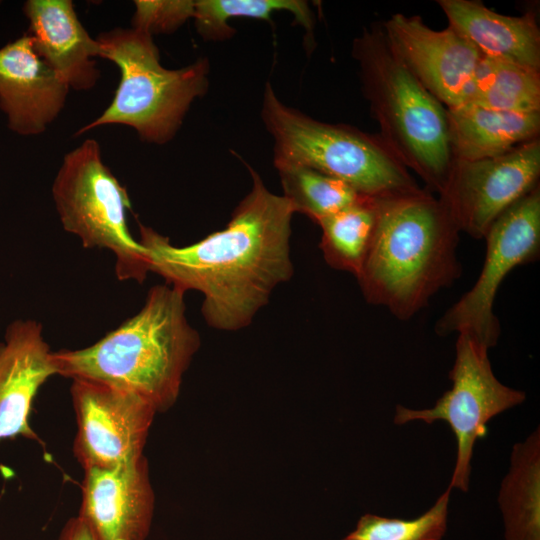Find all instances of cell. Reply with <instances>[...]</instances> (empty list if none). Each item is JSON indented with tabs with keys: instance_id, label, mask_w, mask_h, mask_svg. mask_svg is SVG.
I'll return each mask as SVG.
<instances>
[{
	"instance_id": "6da1fadb",
	"label": "cell",
	"mask_w": 540,
	"mask_h": 540,
	"mask_svg": "<svg viewBox=\"0 0 540 540\" xmlns=\"http://www.w3.org/2000/svg\"><path fill=\"white\" fill-rule=\"evenodd\" d=\"M245 165L251 189L223 229L175 246L167 236L138 223V241L146 250L150 272L185 293H201L203 319L220 331L248 327L273 291L294 273L290 238L295 212L284 196L271 192Z\"/></svg>"
},
{
	"instance_id": "7a4b0ae2",
	"label": "cell",
	"mask_w": 540,
	"mask_h": 540,
	"mask_svg": "<svg viewBox=\"0 0 540 540\" xmlns=\"http://www.w3.org/2000/svg\"><path fill=\"white\" fill-rule=\"evenodd\" d=\"M376 222L359 274L365 300L408 320L457 280L460 231L426 188L375 197Z\"/></svg>"
},
{
	"instance_id": "3957f363",
	"label": "cell",
	"mask_w": 540,
	"mask_h": 540,
	"mask_svg": "<svg viewBox=\"0 0 540 540\" xmlns=\"http://www.w3.org/2000/svg\"><path fill=\"white\" fill-rule=\"evenodd\" d=\"M200 344L186 316L185 292L165 283L151 287L141 309L98 341L53 351V360L57 375L133 392L158 413L175 404Z\"/></svg>"
},
{
	"instance_id": "277c9868",
	"label": "cell",
	"mask_w": 540,
	"mask_h": 540,
	"mask_svg": "<svg viewBox=\"0 0 540 540\" xmlns=\"http://www.w3.org/2000/svg\"><path fill=\"white\" fill-rule=\"evenodd\" d=\"M351 54L379 137L427 190L439 195L453 162L447 108L395 55L381 24L364 28L354 38Z\"/></svg>"
},
{
	"instance_id": "5b68a950",
	"label": "cell",
	"mask_w": 540,
	"mask_h": 540,
	"mask_svg": "<svg viewBox=\"0 0 540 540\" xmlns=\"http://www.w3.org/2000/svg\"><path fill=\"white\" fill-rule=\"evenodd\" d=\"M101 58L120 70L110 105L75 135L104 125L133 128L142 141L164 144L180 128L193 101L209 86L206 58L178 69L160 63L153 37L134 28H113L96 37Z\"/></svg>"
},
{
	"instance_id": "8992f818",
	"label": "cell",
	"mask_w": 540,
	"mask_h": 540,
	"mask_svg": "<svg viewBox=\"0 0 540 540\" xmlns=\"http://www.w3.org/2000/svg\"><path fill=\"white\" fill-rule=\"evenodd\" d=\"M261 119L273 138L274 165L312 168L369 197L421 188L379 135L316 120L284 104L270 83L263 91Z\"/></svg>"
},
{
	"instance_id": "52a82bcc",
	"label": "cell",
	"mask_w": 540,
	"mask_h": 540,
	"mask_svg": "<svg viewBox=\"0 0 540 540\" xmlns=\"http://www.w3.org/2000/svg\"><path fill=\"white\" fill-rule=\"evenodd\" d=\"M52 197L66 232L77 236L85 248L113 254L118 280L145 281L149 262L127 224L128 192L103 162L95 139H86L63 157Z\"/></svg>"
},
{
	"instance_id": "ba28073f",
	"label": "cell",
	"mask_w": 540,
	"mask_h": 540,
	"mask_svg": "<svg viewBox=\"0 0 540 540\" xmlns=\"http://www.w3.org/2000/svg\"><path fill=\"white\" fill-rule=\"evenodd\" d=\"M488 348L470 334H458L455 361L449 379L452 387L432 408L414 410L397 405L394 423L403 425L414 420L432 424L446 421L457 442L456 464L449 486L468 490L471 459L475 442L487 434L488 421L501 412L521 404L523 391L502 384L494 375Z\"/></svg>"
},
{
	"instance_id": "9c48e42d",
	"label": "cell",
	"mask_w": 540,
	"mask_h": 540,
	"mask_svg": "<svg viewBox=\"0 0 540 540\" xmlns=\"http://www.w3.org/2000/svg\"><path fill=\"white\" fill-rule=\"evenodd\" d=\"M486 254L472 288L437 320L439 336L468 333L488 349L497 344L500 323L493 312L498 289L515 267L540 254V185L503 212L484 238Z\"/></svg>"
},
{
	"instance_id": "30bf717a",
	"label": "cell",
	"mask_w": 540,
	"mask_h": 540,
	"mask_svg": "<svg viewBox=\"0 0 540 540\" xmlns=\"http://www.w3.org/2000/svg\"><path fill=\"white\" fill-rule=\"evenodd\" d=\"M540 139L481 160H453L438 195L460 232L483 239L492 223L539 185Z\"/></svg>"
},
{
	"instance_id": "8fae6325",
	"label": "cell",
	"mask_w": 540,
	"mask_h": 540,
	"mask_svg": "<svg viewBox=\"0 0 540 540\" xmlns=\"http://www.w3.org/2000/svg\"><path fill=\"white\" fill-rule=\"evenodd\" d=\"M77 432L73 451L83 469L114 468L144 456L155 414L139 395L102 382L72 379Z\"/></svg>"
},
{
	"instance_id": "7c38bea8",
	"label": "cell",
	"mask_w": 540,
	"mask_h": 540,
	"mask_svg": "<svg viewBox=\"0 0 540 540\" xmlns=\"http://www.w3.org/2000/svg\"><path fill=\"white\" fill-rule=\"evenodd\" d=\"M381 24L395 55L447 109L468 102L481 53L452 27H429L420 16L393 14Z\"/></svg>"
},
{
	"instance_id": "4fadbf2b",
	"label": "cell",
	"mask_w": 540,
	"mask_h": 540,
	"mask_svg": "<svg viewBox=\"0 0 540 540\" xmlns=\"http://www.w3.org/2000/svg\"><path fill=\"white\" fill-rule=\"evenodd\" d=\"M78 517L96 540H145L154 493L145 456L114 468H86Z\"/></svg>"
},
{
	"instance_id": "5bb4252c",
	"label": "cell",
	"mask_w": 540,
	"mask_h": 540,
	"mask_svg": "<svg viewBox=\"0 0 540 540\" xmlns=\"http://www.w3.org/2000/svg\"><path fill=\"white\" fill-rule=\"evenodd\" d=\"M57 375L43 326L33 319L15 320L0 342V442L24 437L39 441L30 412L41 386ZM6 468L0 465V472Z\"/></svg>"
},
{
	"instance_id": "9a60e30c",
	"label": "cell",
	"mask_w": 540,
	"mask_h": 540,
	"mask_svg": "<svg viewBox=\"0 0 540 540\" xmlns=\"http://www.w3.org/2000/svg\"><path fill=\"white\" fill-rule=\"evenodd\" d=\"M69 90L36 53L29 34L0 48V109L13 132H45L64 108Z\"/></svg>"
},
{
	"instance_id": "2e32d148",
	"label": "cell",
	"mask_w": 540,
	"mask_h": 540,
	"mask_svg": "<svg viewBox=\"0 0 540 540\" xmlns=\"http://www.w3.org/2000/svg\"><path fill=\"white\" fill-rule=\"evenodd\" d=\"M39 57L70 89H92L100 78L94 58L100 46L81 24L71 0H29L24 4Z\"/></svg>"
},
{
	"instance_id": "e0dca14e",
	"label": "cell",
	"mask_w": 540,
	"mask_h": 540,
	"mask_svg": "<svg viewBox=\"0 0 540 540\" xmlns=\"http://www.w3.org/2000/svg\"><path fill=\"white\" fill-rule=\"evenodd\" d=\"M448 26L482 54L540 70V29L535 10L503 15L474 0L437 1Z\"/></svg>"
},
{
	"instance_id": "ac0fdd59",
	"label": "cell",
	"mask_w": 540,
	"mask_h": 540,
	"mask_svg": "<svg viewBox=\"0 0 540 540\" xmlns=\"http://www.w3.org/2000/svg\"><path fill=\"white\" fill-rule=\"evenodd\" d=\"M453 160L495 157L539 137L540 112H510L472 104L447 109Z\"/></svg>"
},
{
	"instance_id": "d6986e66",
	"label": "cell",
	"mask_w": 540,
	"mask_h": 540,
	"mask_svg": "<svg viewBox=\"0 0 540 540\" xmlns=\"http://www.w3.org/2000/svg\"><path fill=\"white\" fill-rule=\"evenodd\" d=\"M498 502L506 540H540V432L539 428L512 448L511 464Z\"/></svg>"
},
{
	"instance_id": "ffe728a7",
	"label": "cell",
	"mask_w": 540,
	"mask_h": 540,
	"mask_svg": "<svg viewBox=\"0 0 540 540\" xmlns=\"http://www.w3.org/2000/svg\"><path fill=\"white\" fill-rule=\"evenodd\" d=\"M466 104L510 112H540V70L481 54Z\"/></svg>"
},
{
	"instance_id": "44dd1931",
	"label": "cell",
	"mask_w": 540,
	"mask_h": 540,
	"mask_svg": "<svg viewBox=\"0 0 540 540\" xmlns=\"http://www.w3.org/2000/svg\"><path fill=\"white\" fill-rule=\"evenodd\" d=\"M376 222L375 197L362 196L353 204L317 224L322 235L319 248L333 269L355 277L364 262Z\"/></svg>"
},
{
	"instance_id": "7402d4cb",
	"label": "cell",
	"mask_w": 540,
	"mask_h": 540,
	"mask_svg": "<svg viewBox=\"0 0 540 540\" xmlns=\"http://www.w3.org/2000/svg\"><path fill=\"white\" fill-rule=\"evenodd\" d=\"M283 195L295 213L307 216L316 224L323 218L353 204L362 196L347 183L312 168L274 165Z\"/></svg>"
},
{
	"instance_id": "603a6c76",
	"label": "cell",
	"mask_w": 540,
	"mask_h": 540,
	"mask_svg": "<svg viewBox=\"0 0 540 540\" xmlns=\"http://www.w3.org/2000/svg\"><path fill=\"white\" fill-rule=\"evenodd\" d=\"M289 11L307 34L314 28L313 13L300 0H196L193 19L199 35L208 41L229 39L235 33L228 21L234 17L271 20L274 12Z\"/></svg>"
},
{
	"instance_id": "cb8c5ba5",
	"label": "cell",
	"mask_w": 540,
	"mask_h": 540,
	"mask_svg": "<svg viewBox=\"0 0 540 540\" xmlns=\"http://www.w3.org/2000/svg\"><path fill=\"white\" fill-rule=\"evenodd\" d=\"M451 487L421 516L404 520L363 515L343 540H440L446 532Z\"/></svg>"
},
{
	"instance_id": "d4e9b609",
	"label": "cell",
	"mask_w": 540,
	"mask_h": 540,
	"mask_svg": "<svg viewBox=\"0 0 540 540\" xmlns=\"http://www.w3.org/2000/svg\"><path fill=\"white\" fill-rule=\"evenodd\" d=\"M132 28L150 36L171 33L193 17L192 0H136Z\"/></svg>"
},
{
	"instance_id": "484cf974",
	"label": "cell",
	"mask_w": 540,
	"mask_h": 540,
	"mask_svg": "<svg viewBox=\"0 0 540 540\" xmlns=\"http://www.w3.org/2000/svg\"><path fill=\"white\" fill-rule=\"evenodd\" d=\"M57 540H96L86 523L78 516L69 519Z\"/></svg>"
}]
</instances>
